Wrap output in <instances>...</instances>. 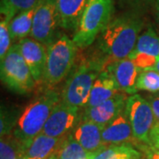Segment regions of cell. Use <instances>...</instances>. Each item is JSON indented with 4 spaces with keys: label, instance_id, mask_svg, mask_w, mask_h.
Listing matches in <instances>:
<instances>
[{
    "label": "cell",
    "instance_id": "cell-6",
    "mask_svg": "<svg viewBox=\"0 0 159 159\" xmlns=\"http://www.w3.org/2000/svg\"><path fill=\"white\" fill-rule=\"evenodd\" d=\"M0 74L2 82L18 94H28L36 84L18 43L11 45L6 57L1 60Z\"/></svg>",
    "mask_w": 159,
    "mask_h": 159
},
{
    "label": "cell",
    "instance_id": "cell-19",
    "mask_svg": "<svg viewBox=\"0 0 159 159\" xmlns=\"http://www.w3.org/2000/svg\"><path fill=\"white\" fill-rule=\"evenodd\" d=\"M97 154L87 151L70 134L64 137L62 142L50 159H93Z\"/></svg>",
    "mask_w": 159,
    "mask_h": 159
},
{
    "label": "cell",
    "instance_id": "cell-28",
    "mask_svg": "<svg viewBox=\"0 0 159 159\" xmlns=\"http://www.w3.org/2000/svg\"><path fill=\"white\" fill-rule=\"evenodd\" d=\"M150 146L159 149V125H155L150 137Z\"/></svg>",
    "mask_w": 159,
    "mask_h": 159
},
{
    "label": "cell",
    "instance_id": "cell-5",
    "mask_svg": "<svg viewBox=\"0 0 159 159\" xmlns=\"http://www.w3.org/2000/svg\"><path fill=\"white\" fill-rule=\"evenodd\" d=\"M78 47L73 39L59 34L52 43L47 46V59L43 81L55 86L68 77L77 56Z\"/></svg>",
    "mask_w": 159,
    "mask_h": 159
},
{
    "label": "cell",
    "instance_id": "cell-14",
    "mask_svg": "<svg viewBox=\"0 0 159 159\" xmlns=\"http://www.w3.org/2000/svg\"><path fill=\"white\" fill-rule=\"evenodd\" d=\"M102 126L89 120L81 119L69 134L87 151L98 154L108 145L102 138Z\"/></svg>",
    "mask_w": 159,
    "mask_h": 159
},
{
    "label": "cell",
    "instance_id": "cell-2",
    "mask_svg": "<svg viewBox=\"0 0 159 159\" xmlns=\"http://www.w3.org/2000/svg\"><path fill=\"white\" fill-rule=\"evenodd\" d=\"M106 57L81 59L67 77L61 92V102L79 109H85L95 80L105 68Z\"/></svg>",
    "mask_w": 159,
    "mask_h": 159
},
{
    "label": "cell",
    "instance_id": "cell-21",
    "mask_svg": "<svg viewBox=\"0 0 159 159\" xmlns=\"http://www.w3.org/2000/svg\"><path fill=\"white\" fill-rule=\"evenodd\" d=\"M24 143L13 134L1 136L0 159H19L23 157Z\"/></svg>",
    "mask_w": 159,
    "mask_h": 159
},
{
    "label": "cell",
    "instance_id": "cell-30",
    "mask_svg": "<svg viewBox=\"0 0 159 159\" xmlns=\"http://www.w3.org/2000/svg\"><path fill=\"white\" fill-rule=\"evenodd\" d=\"M122 4H125L132 7H139L143 5L147 0H119Z\"/></svg>",
    "mask_w": 159,
    "mask_h": 159
},
{
    "label": "cell",
    "instance_id": "cell-4",
    "mask_svg": "<svg viewBox=\"0 0 159 159\" xmlns=\"http://www.w3.org/2000/svg\"><path fill=\"white\" fill-rule=\"evenodd\" d=\"M114 11V0H88L73 36L76 46H90L112 20Z\"/></svg>",
    "mask_w": 159,
    "mask_h": 159
},
{
    "label": "cell",
    "instance_id": "cell-18",
    "mask_svg": "<svg viewBox=\"0 0 159 159\" xmlns=\"http://www.w3.org/2000/svg\"><path fill=\"white\" fill-rule=\"evenodd\" d=\"M88 0H57L61 29L75 32Z\"/></svg>",
    "mask_w": 159,
    "mask_h": 159
},
{
    "label": "cell",
    "instance_id": "cell-7",
    "mask_svg": "<svg viewBox=\"0 0 159 159\" xmlns=\"http://www.w3.org/2000/svg\"><path fill=\"white\" fill-rule=\"evenodd\" d=\"M59 28L57 0H40L34 11L31 38L47 47L58 37Z\"/></svg>",
    "mask_w": 159,
    "mask_h": 159
},
{
    "label": "cell",
    "instance_id": "cell-11",
    "mask_svg": "<svg viewBox=\"0 0 159 159\" xmlns=\"http://www.w3.org/2000/svg\"><path fill=\"white\" fill-rule=\"evenodd\" d=\"M127 98L125 93L119 91L114 97L101 104L84 109L81 119L89 120L103 127L119 113L125 111Z\"/></svg>",
    "mask_w": 159,
    "mask_h": 159
},
{
    "label": "cell",
    "instance_id": "cell-24",
    "mask_svg": "<svg viewBox=\"0 0 159 159\" xmlns=\"http://www.w3.org/2000/svg\"><path fill=\"white\" fill-rule=\"evenodd\" d=\"M137 90L157 93L159 91V74L153 70L141 71L136 81Z\"/></svg>",
    "mask_w": 159,
    "mask_h": 159
},
{
    "label": "cell",
    "instance_id": "cell-25",
    "mask_svg": "<svg viewBox=\"0 0 159 159\" xmlns=\"http://www.w3.org/2000/svg\"><path fill=\"white\" fill-rule=\"evenodd\" d=\"M10 20L1 16L0 21V60H3L11 47V40L9 24Z\"/></svg>",
    "mask_w": 159,
    "mask_h": 159
},
{
    "label": "cell",
    "instance_id": "cell-17",
    "mask_svg": "<svg viewBox=\"0 0 159 159\" xmlns=\"http://www.w3.org/2000/svg\"><path fill=\"white\" fill-rule=\"evenodd\" d=\"M62 138H54L41 133L28 142L24 143L23 157L27 159H50L56 151Z\"/></svg>",
    "mask_w": 159,
    "mask_h": 159
},
{
    "label": "cell",
    "instance_id": "cell-16",
    "mask_svg": "<svg viewBox=\"0 0 159 159\" xmlns=\"http://www.w3.org/2000/svg\"><path fill=\"white\" fill-rule=\"evenodd\" d=\"M116 80L108 70L103 69L92 87L90 96L86 108L95 107L109 100L119 92Z\"/></svg>",
    "mask_w": 159,
    "mask_h": 159
},
{
    "label": "cell",
    "instance_id": "cell-31",
    "mask_svg": "<svg viewBox=\"0 0 159 159\" xmlns=\"http://www.w3.org/2000/svg\"><path fill=\"white\" fill-rule=\"evenodd\" d=\"M155 13H156V20L159 27V0H155Z\"/></svg>",
    "mask_w": 159,
    "mask_h": 159
},
{
    "label": "cell",
    "instance_id": "cell-23",
    "mask_svg": "<svg viewBox=\"0 0 159 159\" xmlns=\"http://www.w3.org/2000/svg\"><path fill=\"white\" fill-rule=\"evenodd\" d=\"M20 109L2 104L0 111V136L11 134L16 127L20 116Z\"/></svg>",
    "mask_w": 159,
    "mask_h": 159
},
{
    "label": "cell",
    "instance_id": "cell-27",
    "mask_svg": "<svg viewBox=\"0 0 159 159\" xmlns=\"http://www.w3.org/2000/svg\"><path fill=\"white\" fill-rule=\"evenodd\" d=\"M148 101L150 103V106L152 108L155 116V119H156L155 125H159V97H149Z\"/></svg>",
    "mask_w": 159,
    "mask_h": 159
},
{
    "label": "cell",
    "instance_id": "cell-33",
    "mask_svg": "<svg viewBox=\"0 0 159 159\" xmlns=\"http://www.w3.org/2000/svg\"><path fill=\"white\" fill-rule=\"evenodd\" d=\"M19 159H27V158H26V157H21L20 158H19Z\"/></svg>",
    "mask_w": 159,
    "mask_h": 159
},
{
    "label": "cell",
    "instance_id": "cell-26",
    "mask_svg": "<svg viewBox=\"0 0 159 159\" xmlns=\"http://www.w3.org/2000/svg\"><path fill=\"white\" fill-rule=\"evenodd\" d=\"M142 154L140 153L136 148L131 143H126L125 148H123L119 154H117L113 158L111 159H141Z\"/></svg>",
    "mask_w": 159,
    "mask_h": 159
},
{
    "label": "cell",
    "instance_id": "cell-10",
    "mask_svg": "<svg viewBox=\"0 0 159 159\" xmlns=\"http://www.w3.org/2000/svg\"><path fill=\"white\" fill-rule=\"evenodd\" d=\"M129 58L141 71L149 70L159 60V35L152 28H148L140 34L134 50Z\"/></svg>",
    "mask_w": 159,
    "mask_h": 159
},
{
    "label": "cell",
    "instance_id": "cell-12",
    "mask_svg": "<svg viewBox=\"0 0 159 159\" xmlns=\"http://www.w3.org/2000/svg\"><path fill=\"white\" fill-rule=\"evenodd\" d=\"M23 58L28 64L36 83L43 81L47 59V47L33 38L18 42Z\"/></svg>",
    "mask_w": 159,
    "mask_h": 159
},
{
    "label": "cell",
    "instance_id": "cell-29",
    "mask_svg": "<svg viewBox=\"0 0 159 159\" xmlns=\"http://www.w3.org/2000/svg\"><path fill=\"white\" fill-rule=\"evenodd\" d=\"M145 149L147 159H159V149L152 146H147Z\"/></svg>",
    "mask_w": 159,
    "mask_h": 159
},
{
    "label": "cell",
    "instance_id": "cell-3",
    "mask_svg": "<svg viewBox=\"0 0 159 159\" xmlns=\"http://www.w3.org/2000/svg\"><path fill=\"white\" fill-rule=\"evenodd\" d=\"M60 101V94L56 90L44 91L24 109L12 134L23 143L40 134L52 111Z\"/></svg>",
    "mask_w": 159,
    "mask_h": 159
},
{
    "label": "cell",
    "instance_id": "cell-32",
    "mask_svg": "<svg viewBox=\"0 0 159 159\" xmlns=\"http://www.w3.org/2000/svg\"><path fill=\"white\" fill-rule=\"evenodd\" d=\"M149 70H153V71H156V72H157L159 74V60L157 62V64L154 66L151 69H149Z\"/></svg>",
    "mask_w": 159,
    "mask_h": 159
},
{
    "label": "cell",
    "instance_id": "cell-13",
    "mask_svg": "<svg viewBox=\"0 0 159 159\" xmlns=\"http://www.w3.org/2000/svg\"><path fill=\"white\" fill-rule=\"evenodd\" d=\"M116 80L119 90L126 95L136 94V81L141 70L129 57L106 63L105 68Z\"/></svg>",
    "mask_w": 159,
    "mask_h": 159
},
{
    "label": "cell",
    "instance_id": "cell-1",
    "mask_svg": "<svg viewBox=\"0 0 159 159\" xmlns=\"http://www.w3.org/2000/svg\"><path fill=\"white\" fill-rule=\"evenodd\" d=\"M143 21L135 14H124L112 19L97 38L98 47L107 63L129 57L136 46Z\"/></svg>",
    "mask_w": 159,
    "mask_h": 159
},
{
    "label": "cell",
    "instance_id": "cell-22",
    "mask_svg": "<svg viewBox=\"0 0 159 159\" xmlns=\"http://www.w3.org/2000/svg\"><path fill=\"white\" fill-rule=\"evenodd\" d=\"M40 0H1V16L11 20V19L22 11H28L38 5Z\"/></svg>",
    "mask_w": 159,
    "mask_h": 159
},
{
    "label": "cell",
    "instance_id": "cell-15",
    "mask_svg": "<svg viewBox=\"0 0 159 159\" xmlns=\"http://www.w3.org/2000/svg\"><path fill=\"white\" fill-rule=\"evenodd\" d=\"M102 138L107 145L136 142L125 111L102 127Z\"/></svg>",
    "mask_w": 159,
    "mask_h": 159
},
{
    "label": "cell",
    "instance_id": "cell-9",
    "mask_svg": "<svg viewBox=\"0 0 159 159\" xmlns=\"http://www.w3.org/2000/svg\"><path fill=\"white\" fill-rule=\"evenodd\" d=\"M81 115L80 109L60 101L52 111L42 133L54 138L66 136L79 124Z\"/></svg>",
    "mask_w": 159,
    "mask_h": 159
},
{
    "label": "cell",
    "instance_id": "cell-8",
    "mask_svg": "<svg viewBox=\"0 0 159 159\" xmlns=\"http://www.w3.org/2000/svg\"><path fill=\"white\" fill-rule=\"evenodd\" d=\"M125 111L136 142L150 146V137L156 119L148 100L138 94L132 95L127 98Z\"/></svg>",
    "mask_w": 159,
    "mask_h": 159
},
{
    "label": "cell",
    "instance_id": "cell-20",
    "mask_svg": "<svg viewBox=\"0 0 159 159\" xmlns=\"http://www.w3.org/2000/svg\"><path fill=\"white\" fill-rule=\"evenodd\" d=\"M35 8L36 6L30 10L22 11L11 19L9 24V29L12 42H20L30 35Z\"/></svg>",
    "mask_w": 159,
    "mask_h": 159
},
{
    "label": "cell",
    "instance_id": "cell-34",
    "mask_svg": "<svg viewBox=\"0 0 159 159\" xmlns=\"http://www.w3.org/2000/svg\"><path fill=\"white\" fill-rule=\"evenodd\" d=\"M93 159H94V158H93Z\"/></svg>",
    "mask_w": 159,
    "mask_h": 159
}]
</instances>
